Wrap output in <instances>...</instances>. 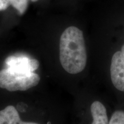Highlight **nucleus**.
Segmentation results:
<instances>
[{
    "label": "nucleus",
    "mask_w": 124,
    "mask_h": 124,
    "mask_svg": "<svg viewBox=\"0 0 124 124\" xmlns=\"http://www.w3.org/2000/svg\"><path fill=\"white\" fill-rule=\"evenodd\" d=\"M90 110L93 118V121L91 124H109L106 109L101 102L99 101L93 102L91 105Z\"/></svg>",
    "instance_id": "39448f33"
},
{
    "label": "nucleus",
    "mask_w": 124,
    "mask_h": 124,
    "mask_svg": "<svg viewBox=\"0 0 124 124\" xmlns=\"http://www.w3.org/2000/svg\"><path fill=\"white\" fill-rule=\"evenodd\" d=\"M7 68L21 72H33L39 67V62L26 55L10 56L5 60Z\"/></svg>",
    "instance_id": "20e7f679"
},
{
    "label": "nucleus",
    "mask_w": 124,
    "mask_h": 124,
    "mask_svg": "<svg viewBox=\"0 0 124 124\" xmlns=\"http://www.w3.org/2000/svg\"><path fill=\"white\" fill-rule=\"evenodd\" d=\"M21 121L15 106L9 105L0 111V124H17Z\"/></svg>",
    "instance_id": "423d86ee"
},
{
    "label": "nucleus",
    "mask_w": 124,
    "mask_h": 124,
    "mask_svg": "<svg viewBox=\"0 0 124 124\" xmlns=\"http://www.w3.org/2000/svg\"><path fill=\"white\" fill-rule=\"evenodd\" d=\"M40 80L35 72H21L8 68L0 70V88L9 91H25L37 86Z\"/></svg>",
    "instance_id": "f03ea898"
},
{
    "label": "nucleus",
    "mask_w": 124,
    "mask_h": 124,
    "mask_svg": "<svg viewBox=\"0 0 124 124\" xmlns=\"http://www.w3.org/2000/svg\"><path fill=\"white\" fill-rule=\"evenodd\" d=\"M17 124H39L37 123H35V122H23L22 121H21L19 123Z\"/></svg>",
    "instance_id": "9d476101"
},
{
    "label": "nucleus",
    "mask_w": 124,
    "mask_h": 124,
    "mask_svg": "<svg viewBox=\"0 0 124 124\" xmlns=\"http://www.w3.org/2000/svg\"><path fill=\"white\" fill-rule=\"evenodd\" d=\"M108 124H124V111H115L111 116Z\"/></svg>",
    "instance_id": "6e6552de"
},
{
    "label": "nucleus",
    "mask_w": 124,
    "mask_h": 124,
    "mask_svg": "<svg viewBox=\"0 0 124 124\" xmlns=\"http://www.w3.org/2000/svg\"><path fill=\"white\" fill-rule=\"evenodd\" d=\"M60 62L67 72L77 74L85 69L87 54L83 32L78 28L65 29L60 39Z\"/></svg>",
    "instance_id": "f257e3e1"
},
{
    "label": "nucleus",
    "mask_w": 124,
    "mask_h": 124,
    "mask_svg": "<svg viewBox=\"0 0 124 124\" xmlns=\"http://www.w3.org/2000/svg\"><path fill=\"white\" fill-rule=\"evenodd\" d=\"M110 75L114 86L118 90L124 91V44L121 51H117L113 56Z\"/></svg>",
    "instance_id": "7ed1b4c3"
},
{
    "label": "nucleus",
    "mask_w": 124,
    "mask_h": 124,
    "mask_svg": "<svg viewBox=\"0 0 124 124\" xmlns=\"http://www.w3.org/2000/svg\"><path fill=\"white\" fill-rule=\"evenodd\" d=\"M31 1H32V2H36V1H38V0H31Z\"/></svg>",
    "instance_id": "9b49d317"
},
{
    "label": "nucleus",
    "mask_w": 124,
    "mask_h": 124,
    "mask_svg": "<svg viewBox=\"0 0 124 124\" xmlns=\"http://www.w3.org/2000/svg\"><path fill=\"white\" fill-rule=\"evenodd\" d=\"M10 4L18 10L20 15H23L27 10L28 0H10Z\"/></svg>",
    "instance_id": "0eeeda50"
},
{
    "label": "nucleus",
    "mask_w": 124,
    "mask_h": 124,
    "mask_svg": "<svg viewBox=\"0 0 124 124\" xmlns=\"http://www.w3.org/2000/svg\"><path fill=\"white\" fill-rule=\"evenodd\" d=\"M10 4V0H0V11L7 9Z\"/></svg>",
    "instance_id": "1a4fd4ad"
}]
</instances>
